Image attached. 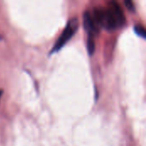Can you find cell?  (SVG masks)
Returning a JSON list of instances; mask_svg holds the SVG:
<instances>
[{
    "label": "cell",
    "instance_id": "6da1fadb",
    "mask_svg": "<svg viewBox=\"0 0 146 146\" xmlns=\"http://www.w3.org/2000/svg\"><path fill=\"white\" fill-rule=\"evenodd\" d=\"M93 18L98 27L110 30L121 27L126 22L123 10L116 2H111L107 8H96Z\"/></svg>",
    "mask_w": 146,
    "mask_h": 146
},
{
    "label": "cell",
    "instance_id": "7a4b0ae2",
    "mask_svg": "<svg viewBox=\"0 0 146 146\" xmlns=\"http://www.w3.org/2000/svg\"><path fill=\"white\" fill-rule=\"evenodd\" d=\"M78 27H79V22H78V20L76 18L70 20L69 22L68 23L67 27H65V29L62 33L61 36L59 37V38L56 40V42L52 50L50 51V53L52 54L54 52L58 51L73 37V35L75 33L76 30L78 29Z\"/></svg>",
    "mask_w": 146,
    "mask_h": 146
},
{
    "label": "cell",
    "instance_id": "3957f363",
    "mask_svg": "<svg viewBox=\"0 0 146 146\" xmlns=\"http://www.w3.org/2000/svg\"><path fill=\"white\" fill-rule=\"evenodd\" d=\"M83 23H84V27L87 31L89 34H97L99 32V28L98 25L96 24L92 14L90 12L86 11L83 15Z\"/></svg>",
    "mask_w": 146,
    "mask_h": 146
},
{
    "label": "cell",
    "instance_id": "277c9868",
    "mask_svg": "<svg viewBox=\"0 0 146 146\" xmlns=\"http://www.w3.org/2000/svg\"><path fill=\"white\" fill-rule=\"evenodd\" d=\"M134 32L136 33L137 35H139V37L145 38L146 37V32L145 27L142 25H135L134 26Z\"/></svg>",
    "mask_w": 146,
    "mask_h": 146
},
{
    "label": "cell",
    "instance_id": "5b68a950",
    "mask_svg": "<svg viewBox=\"0 0 146 146\" xmlns=\"http://www.w3.org/2000/svg\"><path fill=\"white\" fill-rule=\"evenodd\" d=\"M87 50H88L89 55H91V56L94 53L95 43H94V40H93L92 38H88V41H87Z\"/></svg>",
    "mask_w": 146,
    "mask_h": 146
},
{
    "label": "cell",
    "instance_id": "8992f818",
    "mask_svg": "<svg viewBox=\"0 0 146 146\" xmlns=\"http://www.w3.org/2000/svg\"><path fill=\"white\" fill-rule=\"evenodd\" d=\"M124 3H125L126 7H127L130 11H134V10H135L134 4H133V3L132 1H130V0H126V1L124 2Z\"/></svg>",
    "mask_w": 146,
    "mask_h": 146
},
{
    "label": "cell",
    "instance_id": "52a82bcc",
    "mask_svg": "<svg viewBox=\"0 0 146 146\" xmlns=\"http://www.w3.org/2000/svg\"><path fill=\"white\" fill-rule=\"evenodd\" d=\"M2 94H3V91H2V90H0V98H1V96H2Z\"/></svg>",
    "mask_w": 146,
    "mask_h": 146
}]
</instances>
